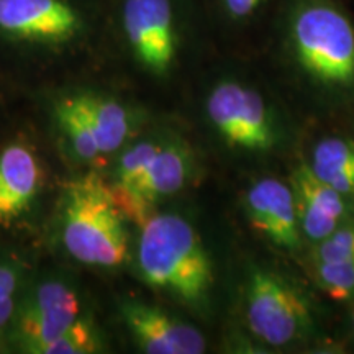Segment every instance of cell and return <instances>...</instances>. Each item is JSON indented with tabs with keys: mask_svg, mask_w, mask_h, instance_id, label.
<instances>
[{
	"mask_svg": "<svg viewBox=\"0 0 354 354\" xmlns=\"http://www.w3.org/2000/svg\"><path fill=\"white\" fill-rule=\"evenodd\" d=\"M141 276L154 289L187 304H198L214 282L212 261L196 230L183 216L154 215L143 223L138 241Z\"/></svg>",
	"mask_w": 354,
	"mask_h": 354,
	"instance_id": "cell-1",
	"label": "cell"
},
{
	"mask_svg": "<svg viewBox=\"0 0 354 354\" xmlns=\"http://www.w3.org/2000/svg\"><path fill=\"white\" fill-rule=\"evenodd\" d=\"M63 243L74 259L88 266L113 268L127 259L125 215L99 176H84L66 187Z\"/></svg>",
	"mask_w": 354,
	"mask_h": 354,
	"instance_id": "cell-2",
	"label": "cell"
},
{
	"mask_svg": "<svg viewBox=\"0 0 354 354\" xmlns=\"http://www.w3.org/2000/svg\"><path fill=\"white\" fill-rule=\"evenodd\" d=\"M292 39L310 76L333 86L354 82V28L330 6H308L295 15Z\"/></svg>",
	"mask_w": 354,
	"mask_h": 354,
	"instance_id": "cell-3",
	"label": "cell"
},
{
	"mask_svg": "<svg viewBox=\"0 0 354 354\" xmlns=\"http://www.w3.org/2000/svg\"><path fill=\"white\" fill-rule=\"evenodd\" d=\"M246 322L251 333L269 346L300 342L312 328V313L304 295L279 277L258 269L246 290Z\"/></svg>",
	"mask_w": 354,
	"mask_h": 354,
	"instance_id": "cell-4",
	"label": "cell"
},
{
	"mask_svg": "<svg viewBox=\"0 0 354 354\" xmlns=\"http://www.w3.org/2000/svg\"><path fill=\"white\" fill-rule=\"evenodd\" d=\"M207 112L230 145L250 151H266L276 141L263 97L241 84H218L207 102Z\"/></svg>",
	"mask_w": 354,
	"mask_h": 354,
	"instance_id": "cell-5",
	"label": "cell"
},
{
	"mask_svg": "<svg viewBox=\"0 0 354 354\" xmlns=\"http://www.w3.org/2000/svg\"><path fill=\"white\" fill-rule=\"evenodd\" d=\"M81 304L76 292L63 282L39 286L17 320V339L26 353L41 354L79 318Z\"/></svg>",
	"mask_w": 354,
	"mask_h": 354,
	"instance_id": "cell-6",
	"label": "cell"
},
{
	"mask_svg": "<svg viewBox=\"0 0 354 354\" xmlns=\"http://www.w3.org/2000/svg\"><path fill=\"white\" fill-rule=\"evenodd\" d=\"M192 174V154L184 143L174 141L161 145L156 156L146 167L140 183L128 192H113L112 196L123 215L143 225L149 207L154 202L179 192Z\"/></svg>",
	"mask_w": 354,
	"mask_h": 354,
	"instance_id": "cell-7",
	"label": "cell"
},
{
	"mask_svg": "<svg viewBox=\"0 0 354 354\" xmlns=\"http://www.w3.org/2000/svg\"><path fill=\"white\" fill-rule=\"evenodd\" d=\"M123 25L141 63L156 74L166 73L176 55L169 0H127Z\"/></svg>",
	"mask_w": 354,
	"mask_h": 354,
	"instance_id": "cell-8",
	"label": "cell"
},
{
	"mask_svg": "<svg viewBox=\"0 0 354 354\" xmlns=\"http://www.w3.org/2000/svg\"><path fill=\"white\" fill-rule=\"evenodd\" d=\"M123 320L141 351L149 354H201L205 339L194 326L167 315L154 305L130 300L122 308Z\"/></svg>",
	"mask_w": 354,
	"mask_h": 354,
	"instance_id": "cell-9",
	"label": "cell"
},
{
	"mask_svg": "<svg viewBox=\"0 0 354 354\" xmlns=\"http://www.w3.org/2000/svg\"><path fill=\"white\" fill-rule=\"evenodd\" d=\"M0 30L30 41H66L77 33L79 17L63 0H0Z\"/></svg>",
	"mask_w": 354,
	"mask_h": 354,
	"instance_id": "cell-10",
	"label": "cell"
},
{
	"mask_svg": "<svg viewBox=\"0 0 354 354\" xmlns=\"http://www.w3.org/2000/svg\"><path fill=\"white\" fill-rule=\"evenodd\" d=\"M292 190L300 232L312 243L325 240L346 220V197L320 179L307 162L292 174Z\"/></svg>",
	"mask_w": 354,
	"mask_h": 354,
	"instance_id": "cell-11",
	"label": "cell"
},
{
	"mask_svg": "<svg viewBox=\"0 0 354 354\" xmlns=\"http://www.w3.org/2000/svg\"><path fill=\"white\" fill-rule=\"evenodd\" d=\"M248 218L253 228L286 250L300 246V227L294 190L277 179H261L245 197Z\"/></svg>",
	"mask_w": 354,
	"mask_h": 354,
	"instance_id": "cell-12",
	"label": "cell"
},
{
	"mask_svg": "<svg viewBox=\"0 0 354 354\" xmlns=\"http://www.w3.org/2000/svg\"><path fill=\"white\" fill-rule=\"evenodd\" d=\"M41 184V167L26 145L7 146L0 154V227H8L28 209Z\"/></svg>",
	"mask_w": 354,
	"mask_h": 354,
	"instance_id": "cell-13",
	"label": "cell"
},
{
	"mask_svg": "<svg viewBox=\"0 0 354 354\" xmlns=\"http://www.w3.org/2000/svg\"><path fill=\"white\" fill-rule=\"evenodd\" d=\"M77 105L86 115L102 153L120 149L131 133V117L118 102L97 95H77Z\"/></svg>",
	"mask_w": 354,
	"mask_h": 354,
	"instance_id": "cell-14",
	"label": "cell"
},
{
	"mask_svg": "<svg viewBox=\"0 0 354 354\" xmlns=\"http://www.w3.org/2000/svg\"><path fill=\"white\" fill-rule=\"evenodd\" d=\"M310 167L344 197L354 196V141L325 138L315 146Z\"/></svg>",
	"mask_w": 354,
	"mask_h": 354,
	"instance_id": "cell-15",
	"label": "cell"
},
{
	"mask_svg": "<svg viewBox=\"0 0 354 354\" xmlns=\"http://www.w3.org/2000/svg\"><path fill=\"white\" fill-rule=\"evenodd\" d=\"M56 117L59 125L68 135V138L73 145L74 153L81 159L91 161L100 154L99 145H97L94 131L88 125L86 115L77 105L76 97L61 100L56 107Z\"/></svg>",
	"mask_w": 354,
	"mask_h": 354,
	"instance_id": "cell-16",
	"label": "cell"
},
{
	"mask_svg": "<svg viewBox=\"0 0 354 354\" xmlns=\"http://www.w3.org/2000/svg\"><path fill=\"white\" fill-rule=\"evenodd\" d=\"M320 289L335 300L354 297V259L313 264Z\"/></svg>",
	"mask_w": 354,
	"mask_h": 354,
	"instance_id": "cell-17",
	"label": "cell"
},
{
	"mask_svg": "<svg viewBox=\"0 0 354 354\" xmlns=\"http://www.w3.org/2000/svg\"><path fill=\"white\" fill-rule=\"evenodd\" d=\"M159 148H161V145L149 143V141L133 146L130 151H127L122 156L117 169V180H115V184L110 185V189L113 192H128V190L135 187L143 177L146 167L156 156Z\"/></svg>",
	"mask_w": 354,
	"mask_h": 354,
	"instance_id": "cell-18",
	"label": "cell"
},
{
	"mask_svg": "<svg viewBox=\"0 0 354 354\" xmlns=\"http://www.w3.org/2000/svg\"><path fill=\"white\" fill-rule=\"evenodd\" d=\"M100 348L99 336L91 322L77 318L64 333L43 349L41 354H88Z\"/></svg>",
	"mask_w": 354,
	"mask_h": 354,
	"instance_id": "cell-19",
	"label": "cell"
},
{
	"mask_svg": "<svg viewBox=\"0 0 354 354\" xmlns=\"http://www.w3.org/2000/svg\"><path fill=\"white\" fill-rule=\"evenodd\" d=\"M351 259H354V220L343 221L325 240L315 243L312 254L313 264Z\"/></svg>",
	"mask_w": 354,
	"mask_h": 354,
	"instance_id": "cell-20",
	"label": "cell"
},
{
	"mask_svg": "<svg viewBox=\"0 0 354 354\" xmlns=\"http://www.w3.org/2000/svg\"><path fill=\"white\" fill-rule=\"evenodd\" d=\"M19 284V272L8 264H0V300L13 297Z\"/></svg>",
	"mask_w": 354,
	"mask_h": 354,
	"instance_id": "cell-21",
	"label": "cell"
},
{
	"mask_svg": "<svg viewBox=\"0 0 354 354\" xmlns=\"http://www.w3.org/2000/svg\"><path fill=\"white\" fill-rule=\"evenodd\" d=\"M259 2L261 0H225L228 12L233 17H236V19H241V17L253 13L254 8L259 6Z\"/></svg>",
	"mask_w": 354,
	"mask_h": 354,
	"instance_id": "cell-22",
	"label": "cell"
},
{
	"mask_svg": "<svg viewBox=\"0 0 354 354\" xmlns=\"http://www.w3.org/2000/svg\"><path fill=\"white\" fill-rule=\"evenodd\" d=\"M13 312H15V302H13V297L0 300V331L6 328V325L12 318Z\"/></svg>",
	"mask_w": 354,
	"mask_h": 354,
	"instance_id": "cell-23",
	"label": "cell"
},
{
	"mask_svg": "<svg viewBox=\"0 0 354 354\" xmlns=\"http://www.w3.org/2000/svg\"><path fill=\"white\" fill-rule=\"evenodd\" d=\"M351 322H353V330H354V308H353V313H351Z\"/></svg>",
	"mask_w": 354,
	"mask_h": 354,
	"instance_id": "cell-24",
	"label": "cell"
}]
</instances>
